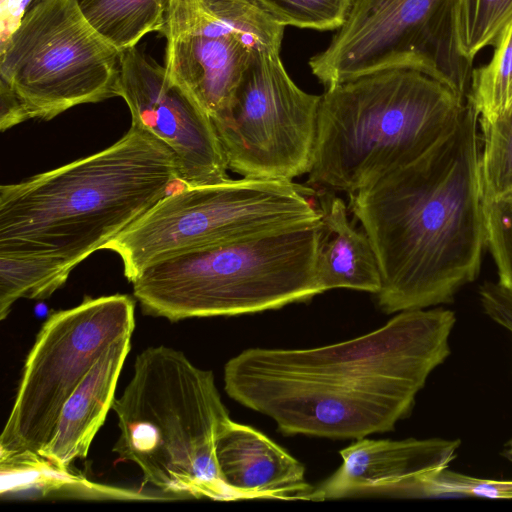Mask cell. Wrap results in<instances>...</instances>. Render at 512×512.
Instances as JSON below:
<instances>
[{
  "instance_id": "cell-1",
  "label": "cell",
  "mask_w": 512,
  "mask_h": 512,
  "mask_svg": "<svg viewBox=\"0 0 512 512\" xmlns=\"http://www.w3.org/2000/svg\"><path fill=\"white\" fill-rule=\"evenodd\" d=\"M444 308L399 312L350 340L308 349L250 348L224 367V388L284 435L359 439L394 430L450 354Z\"/></svg>"
},
{
  "instance_id": "cell-2",
  "label": "cell",
  "mask_w": 512,
  "mask_h": 512,
  "mask_svg": "<svg viewBox=\"0 0 512 512\" xmlns=\"http://www.w3.org/2000/svg\"><path fill=\"white\" fill-rule=\"evenodd\" d=\"M478 127L466 101L456 129L430 151L348 195L378 260L385 313L451 303L477 278L486 247Z\"/></svg>"
},
{
  "instance_id": "cell-3",
  "label": "cell",
  "mask_w": 512,
  "mask_h": 512,
  "mask_svg": "<svg viewBox=\"0 0 512 512\" xmlns=\"http://www.w3.org/2000/svg\"><path fill=\"white\" fill-rule=\"evenodd\" d=\"M184 186L173 151L132 122L97 153L0 186V255L51 260L70 275Z\"/></svg>"
},
{
  "instance_id": "cell-4",
  "label": "cell",
  "mask_w": 512,
  "mask_h": 512,
  "mask_svg": "<svg viewBox=\"0 0 512 512\" xmlns=\"http://www.w3.org/2000/svg\"><path fill=\"white\" fill-rule=\"evenodd\" d=\"M466 100L438 79L388 69L326 88L307 184L353 194L422 157L458 126Z\"/></svg>"
},
{
  "instance_id": "cell-5",
  "label": "cell",
  "mask_w": 512,
  "mask_h": 512,
  "mask_svg": "<svg viewBox=\"0 0 512 512\" xmlns=\"http://www.w3.org/2000/svg\"><path fill=\"white\" fill-rule=\"evenodd\" d=\"M112 409L120 431L113 452L135 463L146 482L165 493L240 500L217 466L216 438L230 417L212 371L181 351L148 347Z\"/></svg>"
},
{
  "instance_id": "cell-6",
  "label": "cell",
  "mask_w": 512,
  "mask_h": 512,
  "mask_svg": "<svg viewBox=\"0 0 512 512\" xmlns=\"http://www.w3.org/2000/svg\"><path fill=\"white\" fill-rule=\"evenodd\" d=\"M321 221L185 251L145 267L131 282L143 313L179 321L279 309L321 294Z\"/></svg>"
},
{
  "instance_id": "cell-7",
  "label": "cell",
  "mask_w": 512,
  "mask_h": 512,
  "mask_svg": "<svg viewBox=\"0 0 512 512\" xmlns=\"http://www.w3.org/2000/svg\"><path fill=\"white\" fill-rule=\"evenodd\" d=\"M120 59L75 0H29L1 41V131L119 96Z\"/></svg>"
},
{
  "instance_id": "cell-8",
  "label": "cell",
  "mask_w": 512,
  "mask_h": 512,
  "mask_svg": "<svg viewBox=\"0 0 512 512\" xmlns=\"http://www.w3.org/2000/svg\"><path fill=\"white\" fill-rule=\"evenodd\" d=\"M316 191L293 181L246 178L184 186L104 245L132 282L148 265L194 249L306 227L321 221Z\"/></svg>"
},
{
  "instance_id": "cell-9",
  "label": "cell",
  "mask_w": 512,
  "mask_h": 512,
  "mask_svg": "<svg viewBox=\"0 0 512 512\" xmlns=\"http://www.w3.org/2000/svg\"><path fill=\"white\" fill-rule=\"evenodd\" d=\"M135 328L134 300L122 294L85 298L43 323L0 436V462L41 456L60 412L102 354Z\"/></svg>"
},
{
  "instance_id": "cell-10",
  "label": "cell",
  "mask_w": 512,
  "mask_h": 512,
  "mask_svg": "<svg viewBox=\"0 0 512 512\" xmlns=\"http://www.w3.org/2000/svg\"><path fill=\"white\" fill-rule=\"evenodd\" d=\"M454 0H352L327 48L310 58L326 87L388 69L426 73L466 100L472 68L459 55Z\"/></svg>"
},
{
  "instance_id": "cell-11",
  "label": "cell",
  "mask_w": 512,
  "mask_h": 512,
  "mask_svg": "<svg viewBox=\"0 0 512 512\" xmlns=\"http://www.w3.org/2000/svg\"><path fill=\"white\" fill-rule=\"evenodd\" d=\"M320 101L295 84L280 53H254L230 106L212 119L228 168L254 179L308 174Z\"/></svg>"
},
{
  "instance_id": "cell-12",
  "label": "cell",
  "mask_w": 512,
  "mask_h": 512,
  "mask_svg": "<svg viewBox=\"0 0 512 512\" xmlns=\"http://www.w3.org/2000/svg\"><path fill=\"white\" fill-rule=\"evenodd\" d=\"M118 95L126 102L132 122L173 151L185 186L230 179L212 118L163 65L137 46L121 52Z\"/></svg>"
},
{
  "instance_id": "cell-13",
  "label": "cell",
  "mask_w": 512,
  "mask_h": 512,
  "mask_svg": "<svg viewBox=\"0 0 512 512\" xmlns=\"http://www.w3.org/2000/svg\"><path fill=\"white\" fill-rule=\"evenodd\" d=\"M161 34L168 76L212 119L226 111L254 53L228 32L206 0H171Z\"/></svg>"
},
{
  "instance_id": "cell-14",
  "label": "cell",
  "mask_w": 512,
  "mask_h": 512,
  "mask_svg": "<svg viewBox=\"0 0 512 512\" xmlns=\"http://www.w3.org/2000/svg\"><path fill=\"white\" fill-rule=\"evenodd\" d=\"M459 439L359 438L340 451L342 464L308 500L363 494L421 495L425 483L456 458Z\"/></svg>"
},
{
  "instance_id": "cell-15",
  "label": "cell",
  "mask_w": 512,
  "mask_h": 512,
  "mask_svg": "<svg viewBox=\"0 0 512 512\" xmlns=\"http://www.w3.org/2000/svg\"><path fill=\"white\" fill-rule=\"evenodd\" d=\"M220 477L240 499H306L304 466L257 429L229 419L215 443Z\"/></svg>"
},
{
  "instance_id": "cell-16",
  "label": "cell",
  "mask_w": 512,
  "mask_h": 512,
  "mask_svg": "<svg viewBox=\"0 0 512 512\" xmlns=\"http://www.w3.org/2000/svg\"><path fill=\"white\" fill-rule=\"evenodd\" d=\"M130 339L111 345L79 383L64 404L41 457L61 469H70L75 460L86 458L115 400L117 382L131 348Z\"/></svg>"
},
{
  "instance_id": "cell-17",
  "label": "cell",
  "mask_w": 512,
  "mask_h": 512,
  "mask_svg": "<svg viewBox=\"0 0 512 512\" xmlns=\"http://www.w3.org/2000/svg\"><path fill=\"white\" fill-rule=\"evenodd\" d=\"M316 196L326 230L317 259L321 292L348 288L376 295L381 272L368 235L348 220V207L334 191L320 189Z\"/></svg>"
},
{
  "instance_id": "cell-18",
  "label": "cell",
  "mask_w": 512,
  "mask_h": 512,
  "mask_svg": "<svg viewBox=\"0 0 512 512\" xmlns=\"http://www.w3.org/2000/svg\"><path fill=\"white\" fill-rule=\"evenodd\" d=\"M171 0H75L89 24L120 52L163 31Z\"/></svg>"
},
{
  "instance_id": "cell-19",
  "label": "cell",
  "mask_w": 512,
  "mask_h": 512,
  "mask_svg": "<svg viewBox=\"0 0 512 512\" xmlns=\"http://www.w3.org/2000/svg\"><path fill=\"white\" fill-rule=\"evenodd\" d=\"M489 62L471 72L466 101L480 120L491 121L512 108V19L493 44Z\"/></svg>"
},
{
  "instance_id": "cell-20",
  "label": "cell",
  "mask_w": 512,
  "mask_h": 512,
  "mask_svg": "<svg viewBox=\"0 0 512 512\" xmlns=\"http://www.w3.org/2000/svg\"><path fill=\"white\" fill-rule=\"evenodd\" d=\"M69 277L51 260L0 255V319L22 298L45 300L65 284Z\"/></svg>"
},
{
  "instance_id": "cell-21",
  "label": "cell",
  "mask_w": 512,
  "mask_h": 512,
  "mask_svg": "<svg viewBox=\"0 0 512 512\" xmlns=\"http://www.w3.org/2000/svg\"><path fill=\"white\" fill-rule=\"evenodd\" d=\"M512 19V0H454L453 29L459 55L472 66L476 55L493 46Z\"/></svg>"
},
{
  "instance_id": "cell-22",
  "label": "cell",
  "mask_w": 512,
  "mask_h": 512,
  "mask_svg": "<svg viewBox=\"0 0 512 512\" xmlns=\"http://www.w3.org/2000/svg\"><path fill=\"white\" fill-rule=\"evenodd\" d=\"M230 34L253 53H280L285 26L252 0H206Z\"/></svg>"
},
{
  "instance_id": "cell-23",
  "label": "cell",
  "mask_w": 512,
  "mask_h": 512,
  "mask_svg": "<svg viewBox=\"0 0 512 512\" xmlns=\"http://www.w3.org/2000/svg\"><path fill=\"white\" fill-rule=\"evenodd\" d=\"M483 146L480 154L484 202L512 192V108L503 116L479 119Z\"/></svg>"
},
{
  "instance_id": "cell-24",
  "label": "cell",
  "mask_w": 512,
  "mask_h": 512,
  "mask_svg": "<svg viewBox=\"0 0 512 512\" xmlns=\"http://www.w3.org/2000/svg\"><path fill=\"white\" fill-rule=\"evenodd\" d=\"M283 26L337 30L344 23L352 0H252Z\"/></svg>"
},
{
  "instance_id": "cell-25",
  "label": "cell",
  "mask_w": 512,
  "mask_h": 512,
  "mask_svg": "<svg viewBox=\"0 0 512 512\" xmlns=\"http://www.w3.org/2000/svg\"><path fill=\"white\" fill-rule=\"evenodd\" d=\"M486 246L499 283L512 293V192L484 202Z\"/></svg>"
},
{
  "instance_id": "cell-26",
  "label": "cell",
  "mask_w": 512,
  "mask_h": 512,
  "mask_svg": "<svg viewBox=\"0 0 512 512\" xmlns=\"http://www.w3.org/2000/svg\"><path fill=\"white\" fill-rule=\"evenodd\" d=\"M421 495L512 499V480L477 478L446 468L425 483Z\"/></svg>"
}]
</instances>
